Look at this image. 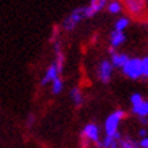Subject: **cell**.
<instances>
[{"label":"cell","mask_w":148,"mask_h":148,"mask_svg":"<svg viewBox=\"0 0 148 148\" xmlns=\"http://www.w3.org/2000/svg\"><path fill=\"white\" fill-rule=\"evenodd\" d=\"M118 145H120V148H140L139 143H136L130 136L122 137V139L118 141Z\"/></svg>","instance_id":"cell-14"},{"label":"cell","mask_w":148,"mask_h":148,"mask_svg":"<svg viewBox=\"0 0 148 148\" xmlns=\"http://www.w3.org/2000/svg\"><path fill=\"white\" fill-rule=\"evenodd\" d=\"M126 12L130 18L141 19L147 15V1L145 0H122Z\"/></svg>","instance_id":"cell-3"},{"label":"cell","mask_w":148,"mask_h":148,"mask_svg":"<svg viewBox=\"0 0 148 148\" xmlns=\"http://www.w3.org/2000/svg\"><path fill=\"white\" fill-rule=\"evenodd\" d=\"M108 4V0H90L88 5L84 7V15L86 18H92L94 15L102 11L103 7Z\"/></svg>","instance_id":"cell-7"},{"label":"cell","mask_w":148,"mask_h":148,"mask_svg":"<svg viewBox=\"0 0 148 148\" xmlns=\"http://www.w3.org/2000/svg\"><path fill=\"white\" fill-rule=\"evenodd\" d=\"M114 143H116V140L113 139L112 136L105 135V137H103V140H102V148H110Z\"/></svg>","instance_id":"cell-18"},{"label":"cell","mask_w":148,"mask_h":148,"mask_svg":"<svg viewBox=\"0 0 148 148\" xmlns=\"http://www.w3.org/2000/svg\"><path fill=\"white\" fill-rule=\"evenodd\" d=\"M147 136H148V129L147 128H141V129L139 130V137L143 139V137H147Z\"/></svg>","instance_id":"cell-24"},{"label":"cell","mask_w":148,"mask_h":148,"mask_svg":"<svg viewBox=\"0 0 148 148\" xmlns=\"http://www.w3.org/2000/svg\"><path fill=\"white\" fill-rule=\"evenodd\" d=\"M80 139H82V141H80V145H82V148H90V140L88 139H86L84 136H80Z\"/></svg>","instance_id":"cell-22"},{"label":"cell","mask_w":148,"mask_h":148,"mask_svg":"<svg viewBox=\"0 0 148 148\" xmlns=\"http://www.w3.org/2000/svg\"><path fill=\"white\" fill-rule=\"evenodd\" d=\"M126 40V36L122 32H117V30H114V32L110 33V46H113V48H118V46H121L124 42H125Z\"/></svg>","instance_id":"cell-10"},{"label":"cell","mask_w":148,"mask_h":148,"mask_svg":"<svg viewBox=\"0 0 148 148\" xmlns=\"http://www.w3.org/2000/svg\"><path fill=\"white\" fill-rule=\"evenodd\" d=\"M54 53H56V60H54V63L57 65V69L60 73H63L64 71V64H65V56L63 53V49H61V45H60V42H54Z\"/></svg>","instance_id":"cell-9"},{"label":"cell","mask_w":148,"mask_h":148,"mask_svg":"<svg viewBox=\"0 0 148 148\" xmlns=\"http://www.w3.org/2000/svg\"><path fill=\"white\" fill-rule=\"evenodd\" d=\"M129 23H130V19L126 18V16L118 18L116 21V23H114V30H117V32H124L126 27L129 26Z\"/></svg>","instance_id":"cell-17"},{"label":"cell","mask_w":148,"mask_h":148,"mask_svg":"<svg viewBox=\"0 0 148 148\" xmlns=\"http://www.w3.org/2000/svg\"><path fill=\"white\" fill-rule=\"evenodd\" d=\"M113 69H114V65H113L112 61H109V60H102V61L99 63L98 77L103 84H109V83H110L112 76H113Z\"/></svg>","instance_id":"cell-6"},{"label":"cell","mask_w":148,"mask_h":148,"mask_svg":"<svg viewBox=\"0 0 148 148\" xmlns=\"http://www.w3.org/2000/svg\"><path fill=\"white\" fill-rule=\"evenodd\" d=\"M34 122H36V116H34V114H29V117H27V122H26L27 128H32V126L34 125Z\"/></svg>","instance_id":"cell-21"},{"label":"cell","mask_w":148,"mask_h":148,"mask_svg":"<svg viewBox=\"0 0 148 148\" xmlns=\"http://www.w3.org/2000/svg\"><path fill=\"white\" fill-rule=\"evenodd\" d=\"M122 73L130 80H137L143 77V64H141V58L133 57L129 58L126 64L122 67Z\"/></svg>","instance_id":"cell-2"},{"label":"cell","mask_w":148,"mask_h":148,"mask_svg":"<svg viewBox=\"0 0 148 148\" xmlns=\"http://www.w3.org/2000/svg\"><path fill=\"white\" fill-rule=\"evenodd\" d=\"M110 148H120V145H118V141H116V143L113 144V145H112Z\"/></svg>","instance_id":"cell-26"},{"label":"cell","mask_w":148,"mask_h":148,"mask_svg":"<svg viewBox=\"0 0 148 148\" xmlns=\"http://www.w3.org/2000/svg\"><path fill=\"white\" fill-rule=\"evenodd\" d=\"M132 113L135 116H137L139 118L140 117H148V101L143 99L140 103L132 106Z\"/></svg>","instance_id":"cell-13"},{"label":"cell","mask_w":148,"mask_h":148,"mask_svg":"<svg viewBox=\"0 0 148 148\" xmlns=\"http://www.w3.org/2000/svg\"><path fill=\"white\" fill-rule=\"evenodd\" d=\"M139 145H140V148H147V147H148V136H147V137H143V139H140Z\"/></svg>","instance_id":"cell-23"},{"label":"cell","mask_w":148,"mask_h":148,"mask_svg":"<svg viewBox=\"0 0 148 148\" xmlns=\"http://www.w3.org/2000/svg\"><path fill=\"white\" fill-rule=\"evenodd\" d=\"M69 97H71L72 103L76 106V108H80L83 102H84V97H83V92L79 87H73L71 91H69Z\"/></svg>","instance_id":"cell-12"},{"label":"cell","mask_w":148,"mask_h":148,"mask_svg":"<svg viewBox=\"0 0 148 148\" xmlns=\"http://www.w3.org/2000/svg\"><path fill=\"white\" fill-rule=\"evenodd\" d=\"M141 64H143V79H148V56L141 58Z\"/></svg>","instance_id":"cell-20"},{"label":"cell","mask_w":148,"mask_h":148,"mask_svg":"<svg viewBox=\"0 0 148 148\" xmlns=\"http://www.w3.org/2000/svg\"><path fill=\"white\" fill-rule=\"evenodd\" d=\"M83 18H86L84 15V7H77V8L72 10L71 14H68L67 18L63 21V27L65 32H73L77 27V25L83 21Z\"/></svg>","instance_id":"cell-4"},{"label":"cell","mask_w":148,"mask_h":148,"mask_svg":"<svg viewBox=\"0 0 148 148\" xmlns=\"http://www.w3.org/2000/svg\"><path fill=\"white\" fill-rule=\"evenodd\" d=\"M108 11L109 14H113V15H117L122 11V3L120 0H112L108 3Z\"/></svg>","instance_id":"cell-15"},{"label":"cell","mask_w":148,"mask_h":148,"mask_svg":"<svg viewBox=\"0 0 148 148\" xmlns=\"http://www.w3.org/2000/svg\"><path fill=\"white\" fill-rule=\"evenodd\" d=\"M145 1H147V4H148V0H145Z\"/></svg>","instance_id":"cell-28"},{"label":"cell","mask_w":148,"mask_h":148,"mask_svg":"<svg viewBox=\"0 0 148 148\" xmlns=\"http://www.w3.org/2000/svg\"><path fill=\"white\" fill-rule=\"evenodd\" d=\"M139 121H140V124H143V125H148V118L147 117H140Z\"/></svg>","instance_id":"cell-25"},{"label":"cell","mask_w":148,"mask_h":148,"mask_svg":"<svg viewBox=\"0 0 148 148\" xmlns=\"http://www.w3.org/2000/svg\"><path fill=\"white\" fill-rule=\"evenodd\" d=\"M82 136H84L86 139H88L91 143H94L98 147H102V140H101V129L99 126L94 122H88L86 124L83 130H82Z\"/></svg>","instance_id":"cell-5"},{"label":"cell","mask_w":148,"mask_h":148,"mask_svg":"<svg viewBox=\"0 0 148 148\" xmlns=\"http://www.w3.org/2000/svg\"><path fill=\"white\" fill-rule=\"evenodd\" d=\"M147 148H148V147H147Z\"/></svg>","instance_id":"cell-29"},{"label":"cell","mask_w":148,"mask_h":148,"mask_svg":"<svg viewBox=\"0 0 148 148\" xmlns=\"http://www.w3.org/2000/svg\"><path fill=\"white\" fill-rule=\"evenodd\" d=\"M129 56L126 53H114V54H112V64L114 65V68H120V69H122V67L126 64V61L129 60Z\"/></svg>","instance_id":"cell-11"},{"label":"cell","mask_w":148,"mask_h":148,"mask_svg":"<svg viewBox=\"0 0 148 148\" xmlns=\"http://www.w3.org/2000/svg\"><path fill=\"white\" fill-rule=\"evenodd\" d=\"M94 148H102V147H98V145H95V147Z\"/></svg>","instance_id":"cell-27"},{"label":"cell","mask_w":148,"mask_h":148,"mask_svg":"<svg viewBox=\"0 0 148 148\" xmlns=\"http://www.w3.org/2000/svg\"><path fill=\"white\" fill-rule=\"evenodd\" d=\"M126 117H128V113L125 110H122V109H117L116 112H113L110 116L106 118V121H105V133L108 136H114L117 130H118V125H120V122L122 120H125ZM114 139V137H113Z\"/></svg>","instance_id":"cell-1"},{"label":"cell","mask_w":148,"mask_h":148,"mask_svg":"<svg viewBox=\"0 0 148 148\" xmlns=\"http://www.w3.org/2000/svg\"><path fill=\"white\" fill-rule=\"evenodd\" d=\"M57 76H60V72H58V69H57V65H56V63L53 61V63L50 64L49 67L46 68V71H45V73H44L42 79H41L40 84L44 87V86L52 83V82H53Z\"/></svg>","instance_id":"cell-8"},{"label":"cell","mask_w":148,"mask_h":148,"mask_svg":"<svg viewBox=\"0 0 148 148\" xmlns=\"http://www.w3.org/2000/svg\"><path fill=\"white\" fill-rule=\"evenodd\" d=\"M52 94L53 95H58L61 91H63V87H64V80L61 76H57L54 79L52 83Z\"/></svg>","instance_id":"cell-16"},{"label":"cell","mask_w":148,"mask_h":148,"mask_svg":"<svg viewBox=\"0 0 148 148\" xmlns=\"http://www.w3.org/2000/svg\"><path fill=\"white\" fill-rule=\"evenodd\" d=\"M143 99H144L143 95L139 94V92H135V94H132V97H130V103H132V106H135V105L141 102Z\"/></svg>","instance_id":"cell-19"}]
</instances>
